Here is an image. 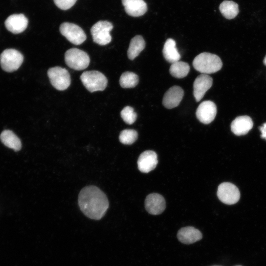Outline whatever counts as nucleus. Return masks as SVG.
I'll return each instance as SVG.
<instances>
[{
    "instance_id": "26",
    "label": "nucleus",
    "mask_w": 266,
    "mask_h": 266,
    "mask_svg": "<svg viewBox=\"0 0 266 266\" xmlns=\"http://www.w3.org/2000/svg\"><path fill=\"white\" fill-rule=\"evenodd\" d=\"M120 114L123 121L129 125L133 124L137 117L133 108L130 106L125 107L121 111Z\"/></svg>"
},
{
    "instance_id": "27",
    "label": "nucleus",
    "mask_w": 266,
    "mask_h": 266,
    "mask_svg": "<svg viewBox=\"0 0 266 266\" xmlns=\"http://www.w3.org/2000/svg\"><path fill=\"white\" fill-rule=\"evenodd\" d=\"M53 1L60 9L67 10L74 5L77 0H53Z\"/></svg>"
},
{
    "instance_id": "2",
    "label": "nucleus",
    "mask_w": 266,
    "mask_h": 266,
    "mask_svg": "<svg viewBox=\"0 0 266 266\" xmlns=\"http://www.w3.org/2000/svg\"><path fill=\"white\" fill-rule=\"evenodd\" d=\"M222 62L219 57L208 52H203L197 56L193 62L194 68L202 74L215 73L221 69Z\"/></svg>"
},
{
    "instance_id": "19",
    "label": "nucleus",
    "mask_w": 266,
    "mask_h": 266,
    "mask_svg": "<svg viewBox=\"0 0 266 266\" xmlns=\"http://www.w3.org/2000/svg\"><path fill=\"white\" fill-rule=\"evenodd\" d=\"M163 54L166 61L171 64L179 61L181 58L176 46V42L172 38L166 40L163 47Z\"/></svg>"
},
{
    "instance_id": "6",
    "label": "nucleus",
    "mask_w": 266,
    "mask_h": 266,
    "mask_svg": "<svg viewBox=\"0 0 266 266\" xmlns=\"http://www.w3.org/2000/svg\"><path fill=\"white\" fill-rule=\"evenodd\" d=\"M113 28L112 24L108 21L97 22L91 29L93 41L100 45L109 43L112 39L110 32Z\"/></svg>"
},
{
    "instance_id": "31",
    "label": "nucleus",
    "mask_w": 266,
    "mask_h": 266,
    "mask_svg": "<svg viewBox=\"0 0 266 266\" xmlns=\"http://www.w3.org/2000/svg\"></svg>"
},
{
    "instance_id": "12",
    "label": "nucleus",
    "mask_w": 266,
    "mask_h": 266,
    "mask_svg": "<svg viewBox=\"0 0 266 266\" xmlns=\"http://www.w3.org/2000/svg\"><path fill=\"white\" fill-rule=\"evenodd\" d=\"M145 207L147 211L152 215L162 213L166 208V201L164 197L157 193L148 195L145 200Z\"/></svg>"
},
{
    "instance_id": "23",
    "label": "nucleus",
    "mask_w": 266,
    "mask_h": 266,
    "mask_svg": "<svg viewBox=\"0 0 266 266\" xmlns=\"http://www.w3.org/2000/svg\"><path fill=\"white\" fill-rule=\"evenodd\" d=\"M188 64L183 61H177L171 64L169 68L170 74L177 78H182L186 76L190 71Z\"/></svg>"
},
{
    "instance_id": "15",
    "label": "nucleus",
    "mask_w": 266,
    "mask_h": 266,
    "mask_svg": "<svg viewBox=\"0 0 266 266\" xmlns=\"http://www.w3.org/2000/svg\"><path fill=\"white\" fill-rule=\"evenodd\" d=\"M28 24V20L22 14L9 16L5 21L6 29L13 33H20L24 31Z\"/></svg>"
},
{
    "instance_id": "9",
    "label": "nucleus",
    "mask_w": 266,
    "mask_h": 266,
    "mask_svg": "<svg viewBox=\"0 0 266 266\" xmlns=\"http://www.w3.org/2000/svg\"><path fill=\"white\" fill-rule=\"evenodd\" d=\"M217 195L218 199L223 203L229 205L236 203L240 197L238 188L230 182L220 184L218 187Z\"/></svg>"
},
{
    "instance_id": "17",
    "label": "nucleus",
    "mask_w": 266,
    "mask_h": 266,
    "mask_svg": "<svg viewBox=\"0 0 266 266\" xmlns=\"http://www.w3.org/2000/svg\"><path fill=\"white\" fill-rule=\"evenodd\" d=\"M127 14L133 17H139L147 10V6L143 0H122Z\"/></svg>"
},
{
    "instance_id": "20",
    "label": "nucleus",
    "mask_w": 266,
    "mask_h": 266,
    "mask_svg": "<svg viewBox=\"0 0 266 266\" xmlns=\"http://www.w3.org/2000/svg\"><path fill=\"white\" fill-rule=\"evenodd\" d=\"M0 139L4 145L15 151H19L21 148L20 138L10 130L3 131L0 134Z\"/></svg>"
},
{
    "instance_id": "30",
    "label": "nucleus",
    "mask_w": 266,
    "mask_h": 266,
    "mask_svg": "<svg viewBox=\"0 0 266 266\" xmlns=\"http://www.w3.org/2000/svg\"><path fill=\"white\" fill-rule=\"evenodd\" d=\"M221 266L214 265V266Z\"/></svg>"
},
{
    "instance_id": "4",
    "label": "nucleus",
    "mask_w": 266,
    "mask_h": 266,
    "mask_svg": "<svg viewBox=\"0 0 266 266\" xmlns=\"http://www.w3.org/2000/svg\"><path fill=\"white\" fill-rule=\"evenodd\" d=\"M65 61L70 68L76 70H81L88 66L90 59L89 55L85 51L73 48L66 52Z\"/></svg>"
},
{
    "instance_id": "14",
    "label": "nucleus",
    "mask_w": 266,
    "mask_h": 266,
    "mask_svg": "<svg viewBox=\"0 0 266 266\" xmlns=\"http://www.w3.org/2000/svg\"><path fill=\"white\" fill-rule=\"evenodd\" d=\"M183 96V89L179 86H173L165 93L163 99V104L166 108H173L179 104Z\"/></svg>"
},
{
    "instance_id": "29",
    "label": "nucleus",
    "mask_w": 266,
    "mask_h": 266,
    "mask_svg": "<svg viewBox=\"0 0 266 266\" xmlns=\"http://www.w3.org/2000/svg\"><path fill=\"white\" fill-rule=\"evenodd\" d=\"M263 62H264V64L266 66V56Z\"/></svg>"
},
{
    "instance_id": "13",
    "label": "nucleus",
    "mask_w": 266,
    "mask_h": 266,
    "mask_svg": "<svg viewBox=\"0 0 266 266\" xmlns=\"http://www.w3.org/2000/svg\"><path fill=\"white\" fill-rule=\"evenodd\" d=\"M157 154L153 151L147 150L142 152L137 160V166L140 171L148 173L152 171L158 164Z\"/></svg>"
},
{
    "instance_id": "16",
    "label": "nucleus",
    "mask_w": 266,
    "mask_h": 266,
    "mask_svg": "<svg viewBox=\"0 0 266 266\" xmlns=\"http://www.w3.org/2000/svg\"><path fill=\"white\" fill-rule=\"evenodd\" d=\"M253 122L248 116H240L236 117L232 122L231 131L236 135H242L247 134L252 129Z\"/></svg>"
},
{
    "instance_id": "18",
    "label": "nucleus",
    "mask_w": 266,
    "mask_h": 266,
    "mask_svg": "<svg viewBox=\"0 0 266 266\" xmlns=\"http://www.w3.org/2000/svg\"><path fill=\"white\" fill-rule=\"evenodd\" d=\"M178 239L182 243H194L202 237L201 233L193 227H186L180 229L177 234Z\"/></svg>"
},
{
    "instance_id": "10",
    "label": "nucleus",
    "mask_w": 266,
    "mask_h": 266,
    "mask_svg": "<svg viewBox=\"0 0 266 266\" xmlns=\"http://www.w3.org/2000/svg\"><path fill=\"white\" fill-rule=\"evenodd\" d=\"M216 113V105L210 100L202 101L199 105L196 112L198 119L204 124L212 122L215 119Z\"/></svg>"
},
{
    "instance_id": "7",
    "label": "nucleus",
    "mask_w": 266,
    "mask_h": 266,
    "mask_svg": "<svg viewBox=\"0 0 266 266\" xmlns=\"http://www.w3.org/2000/svg\"><path fill=\"white\" fill-rule=\"evenodd\" d=\"M47 75L52 85L57 90H66L70 85L71 79L68 71L65 68L55 66L50 68Z\"/></svg>"
},
{
    "instance_id": "8",
    "label": "nucleus",
    "mask_w": 266,
    "mask_h": 266,
    "mask_svg": "<svg viewBox=\"0 0 266 266\" xmlns=\"http://www.w3.org/2000/svg\"><path fill=\"white\" fill-rule=\"evenodd\" d=\"M61 33L69 41L75 45H80L86 39L84 31L78 25L73 23L65 22L60 27Z\"/></svg>"
},
{
    "instance_id": "21",
    "label": "nucleus",
    "mask_w": 266,
    "mask_h": 266,
    "mask_svg": "<svg viewBox=\"0 0 266 266\" xmlns=\"http://www.w3.org/2000/svg\"><path fill=\"white\" fill-rule=\"evenodd\" d=\"M145 42L141 35H136L131 40L127 52L128 58L133 60L144 49Z\"/></svg>"
},
{
    "instance_id": "3",
    "label": "nucleus",
    "mask_w": 266,
    "mask_h": 266,
    "mask_svg": "<svg viewBox=\"0 0 266 266\" xmlns=\"http://www.w3.org/2000/svg\"><path fill=\"white\" fill-rule=\"evenodd\" d=\"M84 87L90 92L104 90L107 85V79L104 74L97 70L86 71L80 76Z\"/></svg>"
},
{
    "instance_id": "11",
    "label": "nucleus",
    "mask_w": 266,
    "mask_h": 266,
    "mask_svg": "<svg viewBox=\"0 0 266 266\" xmlns=\"http://www.w3.org/2000/svg\"><path fill=\"white\" fill-rule=\"evenodd\" d=\"M212 83V78L207 74H201L195 79L193 84V94L197 102L202 99Z\"/></svg>"
},
{
    "instance_id": "28",
    "label": "nucleus",
    "mask_w": 266,
    "mask_h": 266,
    "mask_svg": "<svg viewBox=\"0 0 266 266\" xmlns=\"http://www.w3.org/2000/svg\"><path fill=\"white\" fill-rule=\"evenodd\" d=\"M259 130L261 133V137L266 140V123L263 124L259 127Z\"/></svg>"
},
{
    "instance_id": "22",
    "label": "nucleus",
    "mask_w": 266,
    "mask_h": 266,
    "mask_svg": "<svg viewBox=\"0 0 266 266\" xmlns=\"http://www.w3.org/2000/svg\"><path fill=\"white\" fill-rule=\"evenodd\" d=\"M219 10L224 17L228 19L235 18L239 12L238 5L232 0H224L219 6Z\"/></svg>"
},
{
    "instance_id": "1",
    "label": "nucleus",
    "mask_w": 266,
    "mask_h": 266,
    "mask_svg": "<svg viewBox=\"0 0 266 266\" xmlns=\"http://www.w3.org/2000/svg\"><path fill=\"white\" fill-rule=\"evenodd\" d=\"M78 204L82 212L94 220L102 218L109 206L106 195L94 186H87L81 190L79 194Z\"/></svg>"
},
{
    "instance_id": "24",
    "label": "nucleus",
    "mask_w": 266,
    "mask_h": 266,
    "mask_svg": "<svg viewBox=\"0 0 266 266\" xmlns=\"http://www.w3.org/2000/svg\"><path fill=\"white\" fill-rule=\"evenodd\" d=\"M138 81V75L130 71L123 73L119 80L120 85L123 88H133L137 85Z\"/></svg>"
},
{
    "instance_id": "5",
    "label": "nucleus",
    "mask_w": 266,
    "mask_h": 266,
    "mask_svg": "<svg viewBox=\"0 0 266 266\" xmlns=\"http://www.w3.org/2000/svg\"><path fill=\"white\" fill-rule=\"evenodd\" d=\"M24 60L23 55L14 49L4 50L0 55V64L3 70L10 72L17 70Z\"/></svg>"
},
{
    "instance_id": "25",
    "label": "nucleus",
    "mask_w": 266,
    "mask_h": 266,
    "mask_svg": "<svg viewBox=\"0 0 266 266\" xmlns=\"http://www.w3.org/2000/svg\"><path fill=\"white\" fill-rule=\"evenodd\" d=\"M138 133L134 130L126 129L122 131L119 135L120 141L124 144H132L137 139Z\"/></svg>"
}]
</instances>
